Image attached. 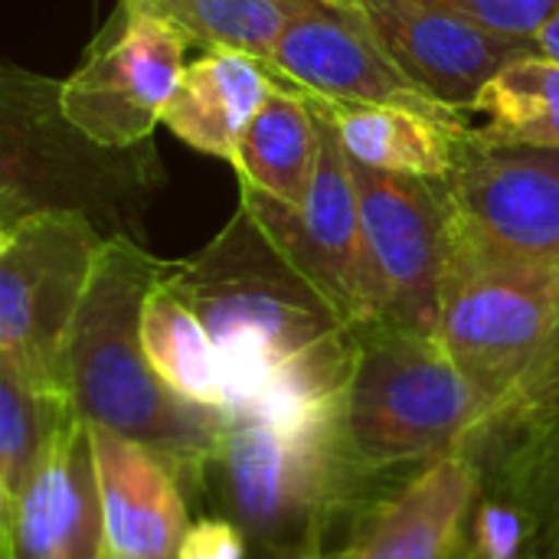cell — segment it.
<instances>
[{
  "label": "cell",
  "mask_w": 559,
  "mask_h": 559,
  "mask_svg": "<svg viewBox=\"0 0 559 559\" xmlns=\"http://www.w3.org/2000/svg\"><path fill=\"white\" fill-rule=\"evenodd\" d=\"M164 282L197 311L226 373V416L305 423L341 413L360 337L239 203Z\"/></svg>",
  "instance_id": "1"
},
{
  "label": "cell",
  "mask_w": 559,
  "mask_h": 559,
  "mask_svg": "<svg viewBox=\"0 0 559 559\" xmlns=\"http://www.w3.org/2000/svg\"><path fill=\"white\" fill-rule=\"evenodd\" d=\"M160 272L164 259L131 236L105 239L66 341V396L82 423L144 445L187 498H206L226 413L174 393L144 354L141 311Z\"/></svg>",
  "instance_id": "2"
},
{
  "label": "cell",
  "mask_w": 559,
  "mask_h": 559,
  "mask_svg": "<svg viewBox=\"0 0 559 559\" xmlns=\"http://www.w3.org/2000/svg\"><path fill=\"white\" fill-rule=\"evenodd\" d=\"M393 478L400 475H373L360 465L344 409L305 423L226 416L210 462V491L255 559L324 557L328 540L337 531L347 537L357 514Z\"/></svg>",
  "instance_id": "3"
},
{
  "label": "cell",
  "mask_w": 559,
  "mask_h": 559,
  "mask_svg": "<svg viewBox=\"0 0 559 559\" xmlns=\"http://www.w3.org/2000/svg\"><path fill=\"white\" fill-rule=\"evenodd\" d=\"M439 341L511 429L559 390V265L449 229Z\"/></svg>",
  "instance_id": "4"
},
{
  "label": "cell",
  "mask_w": 559,
  "mask_h": 559,
  "mask_svg": "<svg viewBox=\"0 0 559 559\" xmlns=\"http://www.w3.org/2000/svg\"><path fill=\"white\" fill-rule=\"evenodd\" d=\"M357 337L344 429L367 472L406 475L452 452H478L501 429L495 406L439 337L386 321L360 328Z\"/></svg>",
  "instance_id": "5"
},
{
  "label": "cell",
  "mask_w": 559,
  "mask_h": 559,
  "mask_svg": "<svg viewBox=\"0 0 559 559\" xmlns=\"http://www.w3.org/2000/svg\"><path fill=\"white\" fill-rule=\"evenodd\" d=\"M105 239L69 206L0 226V364L43 393L66 396V341Z\"/></svg>",
  "instance_id": "6"
},
{
  "label": "cell",
  "mask_w": 559,
  "mask_h": 559,
  "mask_svg": "<svg viewBox=\"0 0 559 559\" xmlns=\"http://www.w3.org/2000/svg\"><path fill=\"white\" fill-rule=\"evenodd\" d=\"M318 115V167L305 206H288L255 187L239 183V203L259 219L272 242L314 282V288L341 311L350 328L383 321L377 275L367 255L357 183L350 154L321 98L311 95Z\"/></svg>",
  "instance_id": "7"
},
{
  "label": "cell",
  "mask_w": 559,
  "mask_h": 559,
  "mask_svg": "<svg viewBox=\"0 0 559 559\" xmlns=\"http://www.w3.org/2000/svg\"><path fill=\"white\" fill-rule=\"evenodd\" d=\"M187 46L164 16L121 3L85 62L56 85L62 118L102 147L128 151L147 141L187 69Z\"/></svg>",
  "instance_id": "8"
},
{
  "label": "cell",
  "mask_w": 559,
  "mask_h": 559,
  "mask_svg": "<svg viewBox=\"0 0 559 559\" xmlns=\"http://www.w3.org/2000/svg\"><path fill=\"white\" fill-rule=\"evenodd\" d=\"M383 321L439 337L449 203L445 180L373 170L350 157Z\"/></svg>",
  "instance_id": "9"
},
{
  "label": "cell",
  "mask_w": 559,
  "mask_h": 559,
  "mask_svg": "<svg viewBox=\"0 0 559 559\" xmlns=\"http://www.w3.org/2000/svg\"><path fill=\"white\" fill-rule=\"evenodd\" d=\"M269 66L334 105H403L468 128L465 111L416 85L344 0H295Z\"/></svg>",
  "instance_id": "10"
},
{
  "label": "cell",
  "mask_w": 559,
  "mask_h": 559,
  "mask_svg": "<svg viewBox=\"0 0 559 559\" xmlns=\"http://www.w3.org/2000/svg\"><path fill=\"white\" fill-rule=\"evenodd\" d=\"M449 229L504 255L559 265V147H475L445 180Z\"/></svg>",
  "instance_id": "11"
},
{
  "label": "cell",
  "mask_w": 559,
  "mask_h": 559,
  "mask_svg": "<svg viewBox=\"0 0 559 559\" xmlns=\"http://www.w3.org/2000/svg\"><path fill=\"white\" fill-rule=\"evenodd\" d=\"M481 491L475 449L400 475L357 514L337 559H462Z\"/></svg>",
  "instance_id": "12"
},
{
  "label": "cell",
  "mask_w": 559,
  "mask_h": 559,
  "mask_svg": "<svg viewBox=\"0 0 559 559\" xmlns=\"http://www.w3.org/2000/svg\"><path fill=\"white\" fill-rule=\"evenodd\" d=\"M390 59L429 95L465 111L508 62L537 52L534 39L491 33L432 0H344Z\"/></svg>",
  "instance_id": "13"
},
{
  "label": "cell",
  "mask_w": 559,
  "mask_h": 559,
  "mask_svg": "<svg viewBox=\"0 0 559 559\" xmlns=\"http://www.w3.org/2000/svg\"><path fill=\"white\" fill-rule=\"evenodd\" d=\"M3 559H105V518L88 423L62 426L23 495L0 511Z\"/></svg>",
  "instance_id": "14"
},
{
  "label": "cell",
  "mask_w": 559,
  "mask_h": 559,
  "mask_svg": "<svg viewBox=\"0 0 559 559\" xmlns=\"http://www.w3.org/2000/svg\"><path fill=\"white\" fill-rule=\"evenodd\" d=\"M98 498L105 518V559H177L190 527L187 491L144 445L88 426Z\"/></svg>",
  "instance_id": "15"
},
{
  "label": "cell",
  "mask_w": 559,
  "mask_h": 559,
  "mask_svg": "<svg viewBox=\"0 0 559 559\" xmlns=\"http://www.w3.org/2000/svg\"><path fill=\"white\" fill-rule=\"evenodd\" d=\"M275 85L278 75L265 59L236 49H203L200 59L187 62L160 124L183 144L233 160L242 131Z\"/></svg>",
  "instance_id": "16"
},
{
  "label": "cell",
  "mask_w": 559,
  "mask_h": 559,
  "mask_svg": "<svg viewBox=\"0 0 559 559\" xmlns=\"http://www.w3.org/2000/svg\"><path fill=\"white\" fill-rule=\"evenodd\" d=\"M324 102V98H321ZM344 151L386 174L449 180L468 151V128L403 105H334L324 102Z\"/></svg>",
  "instance_id": "17"
},
{
  "label": "cell",
  "mask_w": 559,
  "mask_h": 559,
  "mask_svg": "<svg viewBox=\"0 0 559 559\" xmlns=\"http://www.w3.org/2000/svg\"><path fill=\"white\" fill-rule=\"evenodd\" d=\"M485 488L514 498L534 524V557L559 559V390L478 452Z\"/></svg>",
  "instance_id": "18"
},
{
  "label": "cell",
  "mask_w": 559,
  "mask_h": 559,
  "mask_svg": "<svg viewBox=\"0 0 559 559\" xmlns=\"http://www.w3.org/2000/svg\"><path fill=\"white\" fill-rule=\"evenodd\" d=\"M318 147L321 134L311 95L278 75V85L242 131L229 164L246 187L301 210L314 180Z\"/></svg>",
  "instance_id": "19"
},
{
  "label": "cell",
  "mask_w": 559,
  "mask_h": 559,
  "mask_svg": "<svg viewBox=\"0 0 559 559\" xmlns=\"http://www.w3.org/2000/svg\"><path fill=\"white\" fill-rule=\"evenodd\" d=\"M475 147H559V66L527 52L498 69L465 108Z\"/></svg>",
  "instance_id": "20"
},
{
  "label": "cell",
  "mask_w": 559,
  "mask_h": 559,
  "mask_svg": "<svg viewBox=\"0 0 559 559\" xmlns=\"http://www.w3.org/2000/svg\"><path fill=\"white\" fill-rule=\"evenodd\" d=\"M141 344L160 380L183 400L226 413V373L219 350L197 311L164 282L151 288L141 311Z\"/></svg>",
  "instance_id": "21"
},
{
  "label": "cell",
  "mask_w": 559,
  "mask_h": 559,
  "mask_svg": "<svg viewBox=\"0 0 559 559\" xmlns=\"http://www.w3.org/2000/svg\"><path fill=\"white\" fill-rule=\"evenodd\" d=\"M69 419L75 409L66 396L43 393L0 364V511L23 495Z\"/></svg>",
  "instance_id": "22"
},
{
  "label": "cell",
  "mask_w": 559,
  "mask_h": 559,
  "mask_svg": "<svg viewBox=\"0 0 559 559\" xmlns=\"http://www.w3.org/2000/svg\"><path fill=\"white\" fill-rule=\"evenodd\" d=\"M131 10H147L174 23L190 46L236 49L255 59L272 56V46L295 0H121Z\"/></svg>",
  "instance_id": "23"
},
{
  "label": "cell",
  "mask_w": 559,
  "mask_h": 559,
  "mask_svg": "<svg viewBox=\"0 0 559 559\" xmlns=\"http://www.w3.org/2000/svg\"><path fill=\"white\" fill-rule=\"evenodd\" d=\"M472 550L478 559H531L534 557V524L527 511L485 488L472 514Z\"/></svg>",
  "instance_id": "24"
},
{
  "label": "cell",
  "mask_w": 559,
  "mask_h": 559,
  "mask_svg": "<svg viewBox=\"0 0 559 559\" xmlns=\"http://www.w3.org/2000/svg\"><path fill=\"white\" fill-rule=\"evenodd\" d=\"M491 33L534 39L547 16L559 7V0H432Z\"/></svg>",
  "instance_id": "25"
},
{
  "label": "cell",
  "mask_w": 559,
  "mask_h": 559,
  "mask_svg": "<svg viewBox=\"0 0 559 559\" xmlns=\"http://www.w3.org/2000/svg\"><path fill=\"white\" fill-rule=\"evenodd\" d=\"M249 544L226 518H203L187 527L177 559H246Z\"/></svg>",
  "instance_id": "26"
},
{
  "label": "cell",
  "mask_w": 559,
  "mask_h": 559,
  "mask_svg": "<svg viewBox=\"0 0 559 559\" xmlns=\"http://www.w3.org/2000/svg\"><path fill=\"white\" fill-rule=\"evenodd\" d=\"M534 49H537V56H544V59H550V62L559 66V7L547 16V23L537 29Z\"/></svg>",
  "instance_id": "27"
},
{
  "label": "cell",
  "mask_w": 559,
  "mask_h": 559,
  "mask_svg": "<svg viewBox=\"0 0 559 559\" xmlns=\"http://www.w3.org/2000/svg\"><path fill=\"white\" fill-rule=\"evenodd\" d=\"M462 559H478V557H475V550H472V544H468V550H465V557H462Z\"/></svg>",
  "instance_id": "28"
},
{
  "label": "cell",
  "mask_w": 559,
  "mask_h": 559,
  "mask_svg": "<svg viewBox=\"0 0 559 559\" xmlns=\"http://www.w3.org/2000/svg\"><path fill=\"white\" fill-rule=\"evenodd\" d=\"M311 559H324V557H311Z\"/></svg>",
  "instance_id": "29"
}]
</instances>
